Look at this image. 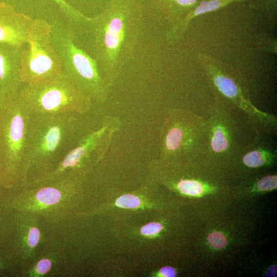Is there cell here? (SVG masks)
Listing matches in <instances>:
<instances>
[{
	"label": "cell",
	"instance_id": "1",
	"mask_svg": "<svg viewBox=\"0 0 277 277\" xmlns=\"http://www.w3.org/2000/svg\"><path fill=\"white\" fill-rule=\"evenodd\" d=\"M91 55L111 87L133 56L144 25L139 0H107L103 11L89 17Z\"/></svg>",
	"mask_w": 277,
	"mask_h": 277
},
{
	"label": "cell",
	"instance_id": "2",
	"mask_svg": "<svg viewBox=\"0 0 277 277\" xmlns=\"http://www.w3.org/2000/svg\"><path fill=\"white\" fill-rule=\"evenodd\" d=\"M85 115L32 113L28 133V181L31 172L34 173L32 181L50 172L71 150L88 128Z\"/></svg>",
	"mask_w": 277,
	"mask_h": 277
},
{
	"label": "cell",
	"instance_id": "3",
	"mask_svg": "<svg viewBox=\"0 0 277 277\" xmlns=\"http://www.w3.org/2000/svg\"><path fill=\"white\" fill-rule=\"evenodd\" d=\"M32 113L18 93L0 95V170L9 184H28V133Z\"/></svg>",
	"mask_w": 277,
	"mask_h": 277
},
{
	"label": "cell",
	"instance_id": "4",
	"mask_svg": "<svg viewBox=\"0 0 277 277\" xmlns=\"http://www.w3.org/2000/svg\"><path fill=\"white\" fill-rule=\"evenodd\" d=\"M50 24L51 40L58 55L62 72L93 103H105L111 87L95 59L75 43L71 25L57 22Z\"/></svg>",
	"mask_w": 277,
	"mask_h": 277
},
{
	"label": "cell",
	"instance_id": "5",
	"mask_svg": "<svg viewBox=\"0 0 277 277\" xmlns=\"http://www.w3.org/2000/svg\"><path fill=\"white\" fill-rule=\"evenodd\" d=\"M120 126L118 118L107 116L98 126L87 128L52 171L32 181L30 184L66 177L80 178L104 156Z\"/></svg>",
	"mask_w": 277,
	"mask_h": 277
},
{
	"label": "cell",
	"instance_id": "6",
	"mask_svg": "<svg viewBox=\"0 0 277 277\" xmlns=\"http://www.w3.org/2000/svg\"><path fill=\"white\" fill-rule=\"evenodd\" d=\"M18 95L32 114L75 112L85 115L94 104L62 72L40 83L24 85Z\"/></svg>",
	"mask_w": 277,
	"mask_h": 277
},
{
	"label": "cell",
	"instance_id": "7",
	"mask_svg": "<svg viewBox=\"0 0 277 277\" xmlns=\"http://www.w3.org/2000/svg\"><path fill=\"white\" fill-rule=\"evenodd\" d=\"M21 52V77L24 85L36 84L62 73L60 61L51 40V24L35 19Z\"/></svg>",
	"mask_w": 277,
	"mask_h": 277
},
{
	"label": "cell",
	"instance_id": "8",
	"mask_svg": "<svg viewBox=\"0 0 277 277\" xmlns=\"http://www.w3.org/2000/svg\"><path fill=\"white\" fill-rule=\"evenodd\" d=\"M79 179L66 177L32 184L19 194L17 207L21 212L48 220L63 217L68 209V196Z\"/></svg>",
	"mask_w": 277,
	"mask_h": 277
},
{
	"label": "cell",
	"instance_id": "9",
	"mask_svg": "<svg viewBox=\"0 0 277 277\" xmlns=\"http://www.w3.org/2000/svg\"><path fill=\"white\" fill-rule=\"evenodd\" d=\"M194 128L189 114L172 110L160 134V152L164 157H176L190 152L195 138Z\"/></svg>",
	"mask_w": 277,
	"mask_h": 277
},
{
	"label": "cell",
	"instance_id": "10",
	"mask_svg": "<svg viewBox=\"0 0 277 277\" xmlns=\"http://www.w3.org/2000/svg\"><path fill=\"white\" fill-rule=\"evenodd\" d=\"M33 20L15 12L11 6L0 3V43L24 46Z\"/></svg>",
	"mask_w": 277,
	"mask_h": 277
},
{
	"label": "cell",
	"instance_id": "11",
	"mask_svg": "<svg viewBox=\"0 0 277 277\" xmlns=\"http://www.w3.org/2000/svg\"><path fill=\"white\" fill-rule=\"evenodd\" d=\"M21 49L0 43V95L17 94L24 85L21 77Z\"/></svg>",
	"mask_w": 277,
	"mask_h": 277
},
{
	"label": "cell",
	"instance_id": "12",
	"mask_svg": "<svg viewBox=\"0 0 277 277\" xmlns=\"http://www.w3.org/2000/svg\"><path fill=\"white\" fill-rule=\"evenodd\" d=\"M209 131V151L215 154L230 152L234 146V138L226 119L219 114L213 116Z\"/></svg>",
	"mask_w": 277,
	"mask_h": 277
},
{
	"label": "cell",
	"instance_id": "13",
	"mask_svg": "<svg viewBox=\"0 0 277 277\" xmlns=\"http://www.w3.org/2000/svg\"><path fill=\"white\" fill-rule=\"evenodd\" d=\"M163 15L169 28L178 24L196 4V0H151Z\"/></svg>",
	"mask_w": 277,
	"mask_h": 277
},
{
	"label": "cell",
	"instance_id": "14",
	"mask_svg": "<svg viewBox=\"0 0 277 277\" xmlns=\"http://www.w3.org/2000/svg\"><path fill=\"white\" fill-rule=\"evenodd\" d=\"M23 246L25 256H30L39 243L41 233L35 226H23Z\"/></svg>",
	"mask_w": 277,
	"mask_h": 277
},
{
	"label": "cell",
	"instance_id": "15",
	"mask_svg": "<svg viewBox=\"0 0 277 277\" xmlns=\"http://www.w3.org/2000/svg\"><path fill=\"white\" fill-rule=\"evenodd\" d=\"M61 9L67 20L71 24H78L86 23L88 17L70 5L65 0H52Z\"/></svg>",
	"mask_w": 277,
	"mask_h": 277
},
{
	"label": "cell",
	"instance_id": "16",
	"mask_svg": "<svg viewBox=\"0 0 277 277\" xmlns=\"http://www.w3.org/2000/svg\"><path fill=\"white\" fill-rule=\"evenodd\" d=\"M268 150L266 149L259 148L247 152L243 157L245 165L251 168L259 167L265 162Z\"/></svg>",
	"mask_w": 277,
	"mask_h": 277
},
{
	"label": "cell",
	"instance_id": "17",
	"mask_svg": "<svg viewBox=\"0 0 277 277\" xmlns=\"http://www.w3.org/2000/svg\"><path fill=\"white\" fill-rule=\"evenodd\" d=\"M177 186L182 193L190 195H197L203 192L202 184L193 180L181 179Z\"/></svg>",
	"mask_w": 277,
	"mask_h": 277
},
{
	"label": "cell",
	"instance_id": "18",
	"mask_svg": "<svg viewBox=\"0 0 277 277\" xmlns=\"http://www.w3.org/2000/svg\"><path fill=\"white\" fill-rule=\"evenodd\" d=\"M141 202L136 196L131 194H124L118 197L115 204L122 208H135L140 206Z\"/></svg>",
	"mask_w": 277,
	"mask_h": 277
},
{
	"label": "cell",
	"instance_id": "19",
	"mask_svg": "<svg viewBox=\"0 0 277 277\" xmlns=\"http://www.w3.org/2000/svg\"><path fill=\"white\" fill-rule=\"evenodd\" d=\"M52 267L51 261L47 258H43L37 262L33 269L34 276H41L47 274Z\"/></svg>",
	"mask_w": 277,
	"mask_h": 277
},
{
	"label": "cell",
	"instance_id": "20",
	"mask_svg": "<svg viewBox=\"0 0 277 277\" xmlns=\"http://www.w3.org/2000/svg\"><path fill=\"white\" fill-rule=\"evenodd\" d=\"M277 177L269 175L261 179L257 183V188L261 191L271 190L276 188Z\"/></svg>",
	"mask_w": 277,
	"mask_h": 277
},
{
	"label": "cell",
	"instance_id": "21",
	"mask_svg": "<svg viewBox=\"0 0 277 277\" xmlns=\"http://www.w3.org/2000/svg\"><path fill=\"white\" fill-rule=\"evenodd\" d=\"M208 240L209 244L216 249H222L227 245L226 237L221 233L214 232L208 235Z\"/></svg>",
	"mask_w": 277,
	"mask_h": 277
},
{
	"label": "cell",
	"instance_id": "22",
	"mask_svg": "<svg viewBox=\"0 0 277 277\" xmlns=\"http://www.w3.org/2000/svg\"><path fill=\"white\" fill-rule=\"evenodd\" d=\"M162 229L161 224L158 223L152 222L143 226L141 232L143 235H152L159 232Z\"/></svg>",
	"mask_w": 277,
	"mask_h": 277
},
{
	"label": "cell",
	"instance_id": "23",
	"mask_svg": "<svg viewBox=\"0 0 277 277\" xmlns=\"http://www.w3.org/2000/svg\"><path fill=\"white\" fill-rule=\"evenodd\" d=\"M160 273L165 277H173L175 275V271L171 267H164L160 269Z\"/></svg>",
	"mask_w": 277,
	"mask_h": 277
}]
</instances>
